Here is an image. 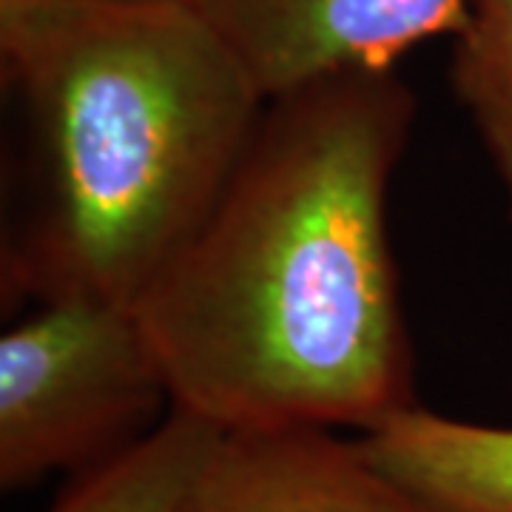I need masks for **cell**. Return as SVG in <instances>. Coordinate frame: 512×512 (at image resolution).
Returning a JSON list of instances; mask_svg holds the SVG:
<instances>
[{
    "mask_svg": "<svg viewBox=\"0 0 512 512\" xmlns=\"http://www.w3.org/2000/svg\"><path fill=\"white\" fill-rule=\"evenodd\" d=\"M220 436L214 424L171 407L143 439L77 473L46 512H180Z\"/></svg>",
    "mask_w": 512,
    "mask_h": 512,
    "instance_id": "52a82bcc",
    "label": "cell"
},
{
    "mask_svg": "<svg viewBox=\"0 0 512 512\" xmlns=\"http://www.w3.org/2000/svg\"><path fill=\"white\" fill-rule=\"evenodd\" d=\"M356 444L436 512H512V427L410 404L365 430Z\"/></svg>",
    "mask_w": 512,
    "mask_h": 512,
    "instance_id": "8992f818",
    "label": "cell"
},
{
    "mask_svg": "<svg viewBox=\"0 0 512 512\" xmlns=\"http://www.w3.org/2000/svg\"><path fill=\"white\" fill-rule=\"evenodd\" d=\"M453 89L493 160L512 220V0H470L456 35Z\"/></svg>",
    "mask_w": 512,
    "mask_h": 512,
    "instance_id": "ba28073f",
    "label": "cell"
},
{
    "mask_svg": "<svg viewBox=\"0 0 512 512\" xmlns=\"http://www.w3.org/2000/svg\"><path fill=\"white\" fill-rule=\"evenodd\" d=\"M413 117L393 69L268 100L220 200L134 305L174 410L222 433H365L416 404L387 239Z\"/></svg>",
    "mask_w": 512,
    "mask_h": 512,
    "instance_id": "6da1fadb",
    "label": "cell"
},
{
    "mask_svg": "<svg viewBox=\"0 0 512 512\" xmlns=\"http://www.w3.org/2000/svg\"><path fill=\"white\" fill-rule=\"evenodd\" d=\"M180 512H436L330 430L222 433Z\"/></svg>",
    "mask_w": 512,
    "mask_h": 512,
    "instance_id": "5b68a950",
    "label": "cell"
},
{
    "mask_svg": "<svg viewBox=\"0 0 512 512\" xmlns=\"http://www.w3.org/2000/svg\"><path fill=\"white\" fill-rule=\"evenodd\" d=\"M265 100L350 72L393 69L424 40L458 35L470 0H188Z\"/></svg>",
    "mask_w": 512,
    "mask_h": 512,
    "instance_id": "277c9868",
    "label": "cell"
},
{
    "mask_svg": "<svg viewBox=\"0 0 512 512\" xmlns=\"http://www.w3.org/2000/svg\"><path fill=\"white\" fill-rule=\"evenodd\" d=\"M35 205L6 282L137 305L220 200L268 100L188 0H3Z\"/></svg>",
    "mask_w": 512,
    "mask_h": 512,
    "instance_id": "7a4b0ae2",
    "label": "cell"
},
{
    "mask_svg": "<svg viewBox=\"0 0 512 512\" xmlns=\"http://www.w3.org/2000/svg\"><path fill=\"white\" fill-rule=\"evenodd\" d=\"M0 3H3V0H0Z\"/></svg>",
    "mask_w": 512,
    "mask_h": 512,
    "instance_id": "9c48e42d",
    "label": "cell"
},
{
    "mask_svg": "<svg viewBox=\"0 0 512 512\" xmlns=\"http://www.w3.org/2000/svg\"><path fill=\"white\" fill-rule=\"evenodd\" d=\"M171 404L126 302L49 299L0 339V487L83 473L143 439Z\"/></svg>",
    "mask_w": 512,
    "mask_h": 512,
    "instance_id": "3957f363",
    "label": "cell"
}]
</instances>
